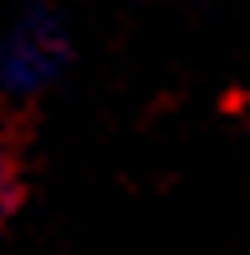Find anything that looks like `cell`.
I'll return each instance as SVG.
<instances>
[{"mask_svg": "<svg viewBox=\"0 0 250 255\" xmlns=\"http://www.w3.org/2000/svg\"><path fill=\"white\" fill-rule=\"evenodd\" d=\"M61 56H67L61 26L46 20V15H31V20H20L10 31L5 51H0V82L15 87V92H31V87H41V82L61 67Z\"/></svg>", "mask_w": 250, "mask_h": 255, "instance_id": "obj_1", "label": "cell"}, {"mask_svg": "<svg viewBox=\"0 0 250 255\" xmlns=\"http://www.w3.org/2000/svg\"><path fill=\"white\" fill-rule=\"evenodd\" d=\"M20 189H26V184H20V163H15V153H10V148H0V225L15 215Z\"/></svg>", "mask_w": 250, "mask_h": 255, "instance_id": "obj_2", "label": "cell"}]
</instances>
